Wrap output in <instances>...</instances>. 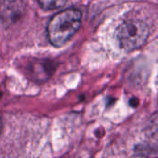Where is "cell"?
I'll list each match as a JSON object with an SVG mask.
<instances>
[{"instance_id": "2", "label": "cell", "mask_w": 158, "mask_h": 158, "mask_svg": "<svg viewBox=\"0 0 158 158\" xmlns=\"http://www.w3.org/2000/svg\"><path fill=\"white\" fill-rule=\"evenodd\" d=\"M150 34L148 25L142 19L132 18L124 20L116 31L118 46L127 52L141 48Z\"/></svg>"}, {"instance_id": "1", "label": "cell", "mask_w": 158, "mask_h": 158, "mask_svg": "<svg viewBox=\"0 0 158 158\" xmlns=\"http://www.w3.org/2000/svg\"><path fill=\"white\" fill-rule=\"evenodd\" d=\"M81 17L77 8H68L54 15L47 25L49 42L56 47L64 45L81 28Z\"/></svg>"}, {"instance_id": "7", "label": "cell", "mask_w": 158, "mask_h": 158, "mask_svg": "<svg viewBox=\"0 0 158 158\" xmlns=\"http://www.w3.org/2000/svg\"><path fill=\"white\" fill-rule=\"evenodd\" d=\"M1 129H2V121H1V118H0V133H1Z\"/></svg>"}, {"instance_id": "6", "label": "cell", "mask_w": 158, "mask_h": 158, "mask_svg": "<svg viewBox=\"0 0 158 158\" xmlns=\"http://www.w3.org/2000/svg\"><path fill=\"white\" fill-rule=\"evenodd\" d=\"M69 0H38L40 6L44 10L59 9L67 5Z\"/></svg>"}, {"instance_id": "3", "label": "cell", "mask_w": 158, "mask_h": 158, "mask_svg": "<svg viewBox=\"0 0 158 158\" xmlns=\"http://www.w3.org/2000/svg\"><path fill=\"white\" fill-rule=\"evenodd\" d=\"M25 9L23 0H0V20L11 24L19 19Z\"/></svg>"}, {"instance_id": "5", "label": "cell", "mask_w": 158, "mask_h": 158, "mask_svg": "<svg viewBox=\"0 0 158 158\" xmlns=\"http://www.w3.org/2000/svg\"><path fill=\"white\" fill-rule=\"evenodd\" d=\"M145 134L150 140L158 143V112L148 119L145 126Z\"/></svg>"}, {"instance_id": "8", "label": "cell", "mask_w": 158, "mask_h": 158, "mask_svg": "<svg viewBox=\"0 0 158 158\" xmlns=\"http://www.w3.org/2000/svg\"><path fill=\"white\" fill-rule=\"evenodd\" d=\"M1 97H2V92L0 91V99H1Z\"/></svg>"}, {"instance_id": "4", "label": "cell", "mask_w": 158, "mask_h": 158, "mask_svg": "<svg viewBox=\"0 0 158 158\" xmlns=\"http://www.w3.org/2000/svg\"><path fill=\"white\" fill-rule=\"evenodd\" d=\"M28 76L36 82H44L47 81L54 73L55 67L52 61L36 60L31 61L26 68Z\"/></svg>"}]
</instances>
